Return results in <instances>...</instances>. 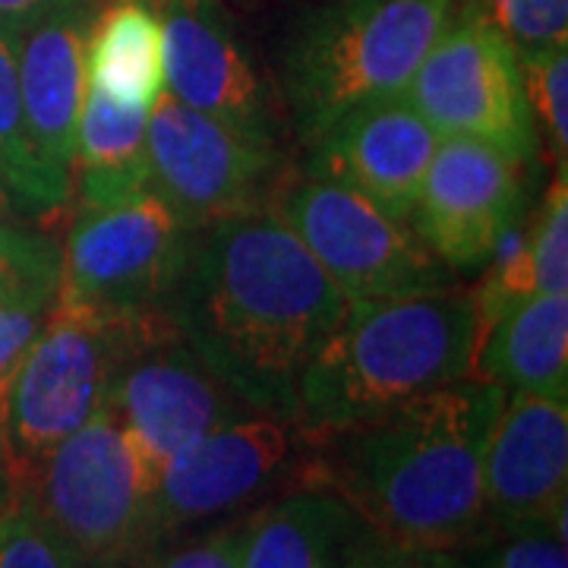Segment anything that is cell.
<instances>
[{
	"label": "cell",
	"instance_id": "obj_23",
	"mask_svg": "<svg viewBox=\"0 0 568 568\" xmlns=\"http://www.w3.org/2000/svg\"><path fill=\"white\" fill-rule=\"evenodd\" d=\"M518 67L537 136H544L549 159L568 168V51L547 48L521 54Z\"/></svg>",
	"mask_w": 568,
	"mask_h": 568
},
{
	"label": "cell",
	"instance_id": "obj_9",
	"mask_svg": "<svg viewBox=\"0 0 568 568\" xmlns=\"http://www.w3.org/2000/svg\"><path fill=\"white\" fill-rule=\"evenodd\" d=\"M70 205L58 297L123 313L162 310L193 234L181 215L152 186L114 203Z\"/></svg>",
	"mask_w": 568,
	"mask_h": 568
},
{
	"label": "cell",
	"instance_id": "obj_16",
	"mask_svg": "<svg viewBox=\"0 0 568 568\" xmlns=\"http://www.w3.org/2000/svg\"><path fill=\"white\" fill-rule=\"evenodd\" d=\"M439 133L398 95L351 108L306 145V178L338 183L410 224Z\"/></svg>",
	"mask_w": 568,
	"mask_h": 568
},
{
	"label": "cell",
	"instance_id": "obj_7",
	"mask_svg": "<svg viewBox=\"0 0 568 568\" xmlns=\"http://www.w3.org/2000/svg\"><path fill=\"white\" fill-rule=\"evenodd\" d=\"M265 209L297 234L347 301L424 294L458 278L410 224L338 183L284 168Z\"/></svg>",
	"mask_w": 568,
	"mask_h": 568
},
{
	"label": "cell",
	"instance_id": "obj_4",
	"mask_svg": "<svg viewBox=\"0 0 568 568\" xmlns=\"http://www.w3.org/2000/svg\"><path fill=\"white\" fill-rule=\"evenodd\" d=\"M458 0H320L294 22L282 54L287 123L310 145L345 111L398 99Z\"/></svg>",
	"mask_w": 568,
	"mask_h": 568
},
{
	"label": "cell",
	"instance_id": "obj_28",
	"mask_svg": "<svg viewBox=\"0 0 568 568\" xmlns=\"http://www.w3.org/2000/svg\"><path fill=\"white\" fill-rule=\"evenodd\" d=\"M29 222L32 219H22L17 205L0 190V263L61 275V244Z\"/></svg>",
	"mask_w": 568,
	"mask_h": 568
},
{
	"label": "cell",
	"instance_id": "obj_32",
	"mask_svg": "<svg viewBox=\"0 0 568 568\" xmlns=\"http://www.w3.org/2000/svg\"><path fill=\"white\" fill-rule=\"evenodd\" d=\"M58 287H61V275L0 263V310L17 304L51 306L58 297Z\"/></svg>",
	"mask_w": 568,
	"mask_h": 568
},
{
	"label": "cell",
	"instance_id": "obj_14",
	"mask_svg": "<svg viewBox=\"0 0 568 568\" xmlns=\"http://www.w3.org/2000/svg\"><path fill=\"white\" fill-rule=\"evenodd\" d=\"M162 26L164 92L244 140L282 149V111L222 0H149Z\"/></svg>",
	"mask_w": 568,
	"mask_h": 568
},
{
	"label": "cell",
	"instance_id": "obj_12",
	"mask_svg": "<svg viewBox=\"0 0 568 568\" xmlns=\"http://www.w3.org/2000/svg\"><path fill=\"white\" fill-rule=\"evenodd\" d=\"M530 164L467 136H439L410 227L455 272H480L508 227L528 215Z\"/></svg>",
	"mask_w": 568,
	"mask_h": 568
},
{
	"label": "cell",
	"instance_id": "obj_1",
	"mask_svg": "<svg viewBox=\"0 0 568 568\" xmlns=\"http://www.w3.org/2000/svg\"><path fill=\"white\" fill-rule=\"evenodd\" d=\"M347 306L297 234L256 209L190 234L162 313L246 407L297 420L304 369Z\"/></svg>",
	"mask_w": 568,
	"mask_h": 568
},
{
	"label": "cell",
	"instance_id": "obj_3",
	"mask_svg": "<svg viewBox=\"0 0 568 568\" xmlns=\"http://www.w3.org/2000/svg\"><path fill=\"white\" fill-rule=\"evenodd\" d=\"M480 316L474 291L439 287L351 301L297 388L306 439L366 424L410 398L474 376Z\"/></svg>",
	"mask_w": 568,
	"mask_h": 568
},
{
	"label": "cell",
	"instance_id": "obj_10",
	"mask_svg": "<svg viewBox=\"0 0 568 568\" xmlns=\"http://www.w3.org/2000/svg\"><path fill=\"white\" fill-rule=\"evenodd\" d=\"M145 145L149 186L190 231L265 209L284 174L282 149L244 140L164 89L149 111Z\"/></svg>",
	"mask_w": 568,
	"mask_h": 568
},
{
	"label": "cell",
	"instance_id": "obj_18",
	"mask_svg": "<svg viewBox=\"0 0 568 568\" xmlns=\"http://www.w3.org/2000/svg\"><path fill=\"white\" fill-rule=\"evenodd\" d=\"M474 379L568 398V291L534 294L489 325L474 357Z\"/></svg>",
	"mask_w": 568,
	"mask_h": 568
},
{
	"label": "cell",
	"instance_id": "obj_25",
	"mask_svg": "<svg viewBox=\"0 0 568 568\" xmlns=\"http://www.w3.org/2000/svg\"><path fill=\"white\" fill-rule=\"evenodd\" d=\"M528 256L537 294L568 291V181L559 168L540 209L528 215Z\"/></svg>",
	"mask_w": 568,
	"mask_h": 568
},
{
	"label": "cell",
	"instance_id": "obj_26",
	"mask_svg": "<svg viewBox=\"0 0 568 568\" xmlns=\"http://www.w3.org/2000/svg\"><path fill=\"white\" fill-rule=\"evenodd\" d=\"M0 568H80L26 499L0 515Z\"/></svg>",
	"mask_w": 568,
	"mask_h": 568
},
{
	"label": "cell",
	"instance_id": "obj_2",
	"mask_svg": "<svg viewBox=\"0 0 568 568\" xmlns=\"http://www.w3.org/2000/svg\"><path fill=\"white\" fill-rule=\"evenodd\" d=\"M506 388L462 379L386 414L306 439L301 489L338 496L376 537L465 549L487 528L484 455Z\"/></svg>",
	"mask_w": 568,
	"mask_h": 568
},
{
	"label": "cell",
	"instance_id": "obj_22",
	"mask_svg": "<svg viewBox=\"0 0 568 568\" xmlns=\"http://www.w3.org/2000/svg\"><path fill=\"white\" fill-rule=\"evenodd\" d=\"M0 190L17 212L48 222L70 209L73 183L41 162L22 111L17 41L0 36Z\"/></svg>",
	"mask_w": 568,
	"mask_h": 568
},
{
	"label": "cell",
	"instance_id": "obj_30",
	"mask_svg": "<svg viewBox=\"0 0 568 568\" xmlns=\"http://www.w3.org/2000/svg\"><path fill=\"white\" fill-rule=\"evenodd\" d=\"M241 549H244V521L224 525L196 544L168 552L155 568H241Z\"/></svg>",
	"mask_w": 568,
	"mask_h": 568
},
{
	"label": "cell",
	"instance_id": "obj_8",
	"mask_svg": "<svg viewBox=\"0 0 568 568\" xmlns=\"http://www.w3.org/2000/svg\"><path fill=\"white\" fill-rule=\"evenodd\" d=\"M402 99L439 136L489 142L528 164L540 155L518 54L487 17L465 3L426 51Z\"/></svg>",
	"mask_w": 568,
	"mask_h": 568
},
{
	"label": "cell",
	"instance_id": "obj_24",
	"mask_svg": "<svg viewBox=\"0 0 568 568\" xmlns=\"http://www.w3.org/2000/svg\"><path fill=\"white\" fill-rule=\"evenodd\" d=\"M487 17L515 54H534L547 48H566L568 0H458Z\"/></svg>",
	"mask_w": 568,
	"mask_h": 568
},
{
	"label": "cell",
	"instance_id": "obj_11",
	"mask_svg": "<svg viewBox=\"0 0 568 568\" xmlns=\"http://www.w3.org/2000/svg\"><path fill=\"white\" fill-rule=\"evenodd\" d=\"M104 407L133 439L155 487L162 467L181 448L253 410L193 354L164 313L123 357Z\"/></svg>",
	"mask_w": 568,
	"mask_h": 568
},
{
	"label": "cell",
	"instance_id": "obj_19",
	"mask_svg": "<svg viewBox=\"0 0 568 568\" xmlns=\"http://www.w3.org/2000/svg\"><path fill=\"white\" fill-rule=\"evenodd\" d=\"M354 511L325 489H297L244 521L241 568H342Z\"/></svg>",
	"mask_w": 568,
	"mask_h": 568
},
{
	"label": "cell",
	"instance_id": "obj_21",
	"mask_svg": "<svg viewBox=\"0 0 568 568\" xmlns=\"http://www.w3.org/2000/svg\"><path fill=\"white\" fill-rule=\"evenodd\" d=\"M85 77L108 99L152 108L162 95V26L149 0H99L89 39Z\"/></svg>",
	"mask_w": 568,
	"mask_h": 568
},
{
	"label": "cell",
	"instance_id": "obj_13",
	"mask_svg": "<svg viewBox=\"0 0 568 568\" xmlns=\"http://www.w3.org/2000/svg\"><path fill=\"white\" fill-rule=\"evenodd\" d=\"M304 443L297 420L268 410H250L209 429L159 474L152 496V544L253 503L294 467Z\"/></svg>",
	"mask_w": 568,
	"mask_h": 568
},
{
	"label": "cell",
	"instance_id": "obj_15",
	"mask_svg": "<svg viewBox=\"0 0 568 568\" xmlns=\"http://www.w3.org/2000/svg\"><path fill=\"white\" fill-rule=\"evenodd\" d=\"M566 398L511 392L499 407L484 455L487 525L503 534L552 528L566 537Z\"/></svg>",
	"mask_w": 568,
	"mask_h": 568
},
{
	"label": "cell",
	"instance_id": "obj_5",
	"mask_svg": "<svg viewBox=\"0 0 568 568\" xmlns=\"http://www.w3.org/2000/svg\"><path fill=\"white\" fill-rule=\"evenodd\" d=\"M162 310L123 313L54 297L44 325L0 383V462L17 489L85 426L108 386Z\"/></svg>",
	"mask_w": 568,
	"mask_h": 568
},
{
	"label": "cell",
	"instance_id": "obj_33",
	"mask_svg": "<svg viewBox=\"0 0 568 568\" xmlns=\"http://www.w3.org/2000/svg\"><path fill=\"white\" fill-rule=\"evenodd\" d=\"M63 0H0V36L20 41L41 17H48Z\"/></svg>",
	"mask_w": 568,
	"mask_h": 568
},
{
	"label": "cell",
	"instance_id": "obj_31",
	"mask_svg": "<svg viewBox=\"0 0 568 568\" xmlns=\"http://www.w3.org/2000/svg\"><path fill=\"white\" fill-rule=\"evenodd\" d=\"M51 306H3L0 310V383L7 379V373L17 366L22 357V351L32 345V338L39 335V328L44 325Z\"/></svg>",
	"mask_w": 568,
	"mask_h": 568
},
{
	"label": "cell",
	"instance_id": "obj_6",
	"mask_svg": "<svg viewBox=\"0 0 568 568\" xmlns=\"http://www.w3.org/2000/svg\"><path fill=\"white\" fill-rule=\"evenodd\" d=\"M20 496L80 568H118L152 547L155 477L108 407L41 462Z\"/></svg>",
	"mask_w": 568,
	"mask_h": 568
},
{
	"label": "cell",
	"instance_id": "obj_27",
	"mask_svg": "<svg viewBox=\"0 0 568 568\" xmlns=\"http://www.w3.org/2000/svg\"><path fill=\"white\" fill-rule=\"evenodd\" d=\"M342 568H470L458 549L405 547L376 537L373 530L357 525L345 547Z\"/></svg>",
	"mask_w": 568,
	"mask_h": 568
},
{
	"label": "cell",
	"instance_id": "obj_17",
	"mask_svg": "<svg viewBox=\"0 0 568 568\" xmlns=\"http://www.w3.org/2000/svg\"><path fill=\"white\" fill-rule=\"evenodd\" d=\"M95 0H63L17 41L22 111L41 162L73 183V142L85 99V39Z\"/></svg>",
	"mask_w": 568,
	"mask_h": 568
},
{
	"label": "cell",
	"instance_id": "obj_20",
	"mask_svg": "<svg viewBox=\"0 0 568 568\" xmlns=\"http://www.w3.org/2000/svg\"><path fill=\"white\" fill-rule=\"evenodd\" d=\"M149 111L152 108L108 99L92 82L85 85L73 142L70 203H114L149 186Z\"/></svg>",
	"mask_w": 568,
	"mask_h": 568
},
{
	"label": "cell",
	"instance_id": "obj_29",
	"mask_svg": "<svg viewBox=\"0 0 568 568\" xmlns=\"http://www.w3.org/2000/svg\"><path fill=\"white\" fill-rule=\"evenodd\" d=\"M487 568H568L566 537L552 528L511 530L493 549Z\"/></svg>",
	"mask_w": 568,
	"mask_h": 568
}]
</instances>
